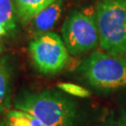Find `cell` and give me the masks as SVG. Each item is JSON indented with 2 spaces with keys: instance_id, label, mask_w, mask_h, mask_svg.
<instances>
[{
  "instance_id": "obj_3",
  "label": "cell",
  "mask_w": 126,
  "mask_h": 126,
  "mask_svg": "<svg viewBox=\"0 0 126 126\" xmlns=\"http://www.w3.org/2000/svg\"><path fill=\"white\" fill-rule=\"evenodd\" d=\"M79 72L93 88L114 91L126 87V58L94 50L82 61Z\"/></svg>"
},
{
  "instance_id": "obj_15",
  "label": "cell",
  "mask_w": 126,
  "mask_h": 126,
  "mask_svg": "<svg viewBox=\"0 0 126 126\" xmlns=\"http://www.w3.org/2000/svg\"><path fill=\"white\" fill-rule=\"evenodd\" d=\"M2 50H3V47H2V44L0 43V52H1Z\"/></svg>"
},
{
  "instance_id": "obj_10",
  "label": "cell",
  "mask_w": 126,
  "mask_h": 126,
  "mask_svg": "<svg viewBox=\"0 0 126 126\" xmlns=\"http://www.w3.org/2000/svg\"><path fill=\"white\" fill-rule=\"evenodd\" d=\"M10 72L9 64L4 58H0V113L9 104V90Z\"/></svg>"
},
{
  "instance_id": "obj_8",
  "label": "cell",
  "mask_w": 126,
  "mask_h": 126,
  "mask_svg": "<svg viewBox=\"0 0 126 126\" xmlns=\"http://www.w3.org/2000/svg\"><path fill=\"white\" fill-rule=\"evenodd\" d=\"M19 15L14 0H0V24L8 33H12L17 27Z\"/></svg>"
},
{
  "instance_id": "obj_16",
  "label": "cell",
  "mask_w": 126,
  "mask_h": 126,
  "mask_svg": "<svg viewBox=\"0 0 126 126\" xmlns=\"http://www.w3.org/2000/svg\"><path fill=\"white\" fill-rule=\"evenodd\" d=\"M0 126H5L4 123H3V122H0Z\"/></svg>"
},
{
  "instance_id": "obj_13",
  "label": "cell",
  "mask_w": 126,
  "mask_h": 126,
  "mask_svg": "<svg viewBox=\"0 0 126 126\" xmlns=\"http://www.w3.org/2000/svg\"><path fill=\"white\" fill-rule=\"evenodd\" d=\"M121 123L122 124V126H126V108L122 111V116L120 118V120H119Z\"/></svg>"
},
{
  "instance_id": "obj_9",
  "label": "cell",
  "mask_w": 126,
  "mask_h": 126,
  "mask_svg": "<svg viewBox=\"0 0 126 126\" xmlns=\"http://www.w3.org/2000/svg\"><path fill=\"white\" fill-rule=\"evenodd\" d=\"M6 126H44L30 113L20 110L12 109L7 113Z\"/></svg>"
},
{
  "instance_id": "obj_4",
  "label": "cell",
  "mask_w": 126,
  "mask_h": 126,
  "mask_svg": "<svg viewBox=\"0 0 126 126\" xmlns=\"http://www.w3.org/2000/svg\"><path fill=\"white\" fill-rule=\"evenodd\" d=\"M62 38L71 55H79L94 50L99 45L94 11H73L62 26Z\"/></svg>"
},
{
  "instance_id": "obj_1",
  "label": "cell",
  "mask_w": 126,
  "mask_h": 126,
  "mask_svg": "<svg viewBox=\"0 0 126 126\" xmlns=\"http://www.w3.org/2000/svg\"><path fill=\"white\" fill-rule=\"evenodd\" d=\"M16 109L30 113L44 126H77V105L62 92L24 93L14 102Z\"/></svg>"
},
{
  "instance_id": "obj_14",
  "label": "cell",
  "mask_w": 126,
  "mask_h": 126,
  "mask_svg": "<svg viewBox=\"0 0 126 126\" xmlns=\"http://www.w3.org/2000/svg\"><path fill=\"white\" fill-rule=\"evenodd\" d=\"M7 34H8V32L6 31V29L3 27L2 24H0V37H1V36H6Z\"/></svg>"
},
{
  "instance_id": "obj_2",
  "label": "cell",
  "mask_w": 126,
  "mask_h": 126,
  "mask_svg": "<svg viewBox=\"0 0 126 126\" xmlns=\"http://www.w3.org/2000/svg\"><path fill=\"white\" fill-rule=\"evenodd\" d=\"M99 46L115 56H126V0H98L94 9Z\"/></svg>"
},
{
  "instance_id": "obj_12",
  "label": "cell",
  "mask_w": 126,
  "mask_h": 126,
  "mask_svg": "<svg viewBox=\"0 0 126 126\" xmlns=\"http://www.w3.org/2000/svg\"><path fill=\"white\" fill-rule=\"evenodd\" d=\"M94 126H122V124L120 121H116V120L111 118L108 121L102 122V123H99V124H96Z\"/></svg>"
},
{
  "instance_id": "obj_6",
  "label": "cell",
  "mask_w": 126,
  "mask_h": 126,
  "mask_svg": "<svg viewBox=\"0 0 126 126\" xmlns=\"http://www.w3.org/2000/svg\"><path fill=\"white\" fill-rule=\"evenodd\" d=\"M63 10V0H55L33 18V27L39 35L50 30L61 17Z\"/></svg>"
},
{
  "instance_id": "obj_7",
  "label": "cell",
  "mask_w": 126,
  "mask_h": 126,
  "mask_svg": "<svg viewBox=\"0 0 126 126\" xmlns=\"http://www.w3.org/2000/svg\"><path fill=\"white\" fill-rule=\"evenodd\" d=\"M18 10L19 18L23 23L32 21L42 9L48 7L55 0H14Z\"/></svg>"
},
{
  "instance_id": "obj_5",
  "label": "cell",
  "mask_w": 126,
  "mask_h": 126,
  "mask_svg": "<svg viewBox=\"0 0 126 126\" xmlns=\"http://www.w3.org/2000/svg\"><path fill=\"white\" fill-rule=\"evenodd\" d=\"M29 52L35 67L46 75L62 71L69 60L63 38L55 32L37 35L29 44Z\"/></svg>"
},
{
  "instance_id": "obj_11",
  "label": "cell",
  "mask_w": 126,
  "mask_h": 126,
  "mask_svg": "<svg viewBox=\"0 0 126 126\" xmlns=\"http://www.w3.org/2000/svg\"><path fill=\"white\" fill-rule=\"evenodd\" d=\"M58 87L63 93L74 95L77 97H88V96H90V92L86 88L74 84V83H60Z\"/></svg>"
}]
</instances>
